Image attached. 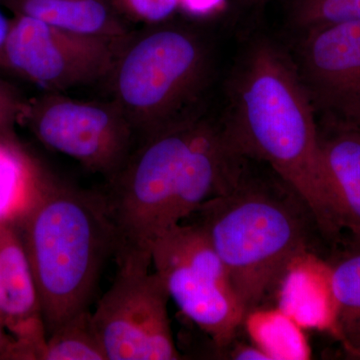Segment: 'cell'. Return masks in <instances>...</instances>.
Instances as JSON below:
<instances>
[{
  "label": "cell",
  "instance_id": "44dd1931",
  "mask_svg": "<svg viewBox=\"0 0 360 360\" xmlns=\"http://www.w3.org/2000/svg\"><path fill=\"white\" fill-rule=\"evenodd\" d=\"M27 99L13 84L0 77V142L6 146H22L18 127Z\"/></svg>",
  "mask_w": 360,
  "mask_h": 360
},
{
  "label": "cell",
  "instance_id": "cb8c5ba5",
  "mask_svg": "<svg viewBox=\"0 0 360 360\" xmlns=\"http://www.w3.org/2000/svg\"><path fill=\"white\" fill-rule=\"evenodd\" d=\"M231 359L240 360H269L266 355L251 343L250 345L239 343L231 354Z\"/></svg>",
  "mask_w": 360,
  "mask_h": 360
},
{
  "label": "cell",
  "instance_id": "4fadbf2b",
  "mask_svg": "<svg viewBox=\"0 0 360 360\" xmlns=\"http://www.w3.org/2000/svg\"><path fill=\"white\" fill-rule=\"evenodd\" d=\"M15 15L118 44L131 32L112 0H2Z\"/></svg>",
  "mask_w": 360,
  "mask_h": 360
},
{
  "label": "cell",
  "instance_id": "484cf974",
  "mask_svg": "<svg viewBox=\"0 0 360 360\" xmlns=\"http://www.w3.org/2000/svg\"><path fill=\"white\" fill-rule=\"evenodd\" d=\"M2 6H4L2 0H0V51H1L4 41H6L9 25H11V18H7L4 11H2Z\"/></svg>",
  "mask_w": 360,
  "mask_h": 360
},
{
  "label": "cell",
  "instance_id": "3957f363",
  "mask_svg": "<svg viewBox=\"0 0 360 360\" xmlns=\"http://www.w3.org/2000/svg\"><path fill=\"white\" fill-rule=\"evenodd\" d=\"M37 281L47 336L89 309L116 238L103 194L82 191L44 167L34 195L14 220Z\"/></svg>",
  "mask_w": 360,
  "mask_h": 360
},
{
  "label": "cell",
  "instance_id": "4316f807",
  "mask_svg": "<svg viewBox=\"0 0 360 360\" xmlns=\"http://www.w3.org/2000/svg\"><path fill=\"white\" fill-rule=\"evenodd\" d=\"M240 1L245 4H257L259 2H264L265 0H240Z\"/></svg>",
  "mask_w": 360,
  "mask_h": 360
},
{
  "label": "cell",
  "instance_id": "7402d4cb",
  "mask_svg": "<svg viewBox=\"0 0 360 360\" xmlns=\"http://www.w3.org/2000/svg\"><path fill=\"white\" fill-rule=\"evenodd\" d=\"M227 0H179V9L191 18L205 20L220 13Z\"/></svg>",
  "mask_w": 360,
  "mask_h": 360
},
{
  "label": "cell",
  "instance_id": "d6986e66",
  "mask_svg": "<svg viewBox=\"0 0 360 360\" xmlns=\"http://www.w3.org/2000/svg\"><path fill=\"white\" fill-rule=\"evenodd\" d=\"M290 20L303 30L360 20V0H295L290 9Z\"/></svg>",
  "mask_w": 360,
  "mask_h": 360
},
{
  "label": "cell",
  "instance_id": "e0dca14e",
  "mask_svg": "<svg viewBox=\"0 0 360 360\" xmlns=\"http://www.w3.org/2000/svg\"><path fill=\"white\" fill-rule=\"evenodd\" d=\"M329 262L336 302V333L340 340L360 333V245Z\"/></svg>",
  "mask_w": 360,
  "mask_h": 360
},
{
  "label": "cell",
  "instance_id": "5b68a950",
  "mask_svg": "<svg viewBox=\"0 0 360 360\" xmlns=\"http://www.w3.org/2000/svg\"><path fill=\"white\" fill-rule=\"evenodd\" d=\"M207 42L186 26L149 25L118 44L105 80L141 139L193 115L208 82Z\"/></svg>",
  "mask_w": 360,
  "mask_h": 360
},
{
  "label": "cell",
  "instance_id": "9c48e42d",
  "mask_svg": "<svg viewBox=\"0 0 360 360\" xmlns=\"http://www.w3.org/2000/svg\"><path fill=\"white\" fill-rule=\"evenodd\" d=\"M118 44L13 14L0 51V70L47 91H65L105 80Z\"/></svg>",
  "mask_w": 360,
  "mask_h": 360
},
{
  "label": "cell",
  "instance_id": "6da1fadb",
  "mask_svg": "<svg viewBox=\"0 0 360 360\" xmlns=\"http://www.w3.org/2000/svg\"><path fill=\"white\" fill-rule=\"evenodd\" d=\"M241 158L224 129L200 116L142 139L104 193L117 264L151 266L156 239L233 186Z\"/></svg>",
  "mask_w": 360,
  "mask_h": 360
},
{
  "label": "cell",
  "instance_id": "8992f818",
  "mask_svg": "<svg viewBox=\"0 0 360 360\" xmlns=\"http://www.w3.org/2000/svg\"><path fill=\"white\" fill-rule=\"evenodd\" d=\"M151 265L182 314L217 348L229 347L245 310L200 225L180 224L161 234L151 248Z\"/></svg>",
  "mask_w": 360,
  "mask_h": 360
},
{
  "label": "cell",
  "instance_id": "5bb4252c",
  "mask_svg": "<svg viewBox=\"0 0 360 360\" xmlns=\"http://www.w3.org/2000/svg\"><path fill=\"white\" fill-rule=\"evenodd\" d=\"M321 144L336 224L360 245V131L333 127Z\"/></svg>",
  "mask_w": 360,
  "mask_h": 360
},
{
  "label": "cell",
  "instance_id": "603a6c76",
  "mask_svg": "<svg viewBox=\"0 0 360 360\" xmlns=\"http://www.w3.org/2000/svg\"><path fill=\"white\" fill-rule=\"evenodd\" d=\"M0 359H22L20 345L0 317Z\"/></svg>",
  "mask_w": 360,
  "mask_h": 360
},
{
  "label": "cell",
  "instance_id": "9a60e30c",
  "mask_svg": "<svg viewBox=\"0 0 360 360\" xmlns=\"http://www.w3.org/2000/svg\"><path fill=\"white\" fill-rule=\"evenodd\" d=\"M243 324L251 343L269 360L311 359L305 329L278 307L259 305L246 312Z\"/></svg>",
  "mask_w": 360,
  "mask_h": 360
},
{
  "label": "cell",
  "instance_id": "7c38bea8",
  "mask_svg": "<svg viewBox=\"0 0 360 360\" xmlns=\"http://www.w3.org/2000/svg\"><path fill=\"white\" fill-rule=\"evenodd\" d=\"M274 292L276 307L305 330L335 335L336 302L329 262L310 250L298 253L284 269Z\"/></svg>",
  "mask_w": 360,
  "mask_h": 360
},
{
  "label": "cell",
  "instance_id": "277c9868",
  "mask_svg": "<svg viewBox=\"0 0 360 360\" xmlns=\"http://www.w3.org/2000/svg\"><path fill=\"white\" fill-rule=\"evenodd\" d=\"M194 214L224 264L245 314L274 292L290 260L310 250V224L316 225L290 187L269 188L243 172Z\"/></svg>",
  "mask_w": 360,
  "mask_h": 360
},
{
  "label": "cell",
  "instance_id": "52a82bcc",
  "mask_svg": "<svg viewBox=\"0 0 360 360\" xmlns=\"http://www.w3.org/2000/svg\"><path fill=\"white\" fill-rule=\"evenodd\" d=\"M20 125L45 148L70 156L108 180L129 160L136 135L112 99L78 101L53 91L27 99Z\"/></svg>",
  "mask_w": 360,
  "mask_h": 360
},
{
  "label": "cell",
  "instance_id": "ba28073f",
  "mask_svg": "<svg viewBox=\"0 0 360 360\" xmlns=\"http://www.w3.org/2000/svg\"><path fill=\"white\" fill-rule=\"evenodd\" d=\"M150 267L117 264L110 290L92 314L108 360H177L165 284Z\"/></svg>",
  "mask_w": 360,
  "mask_h": 360
},
{
  "label": "cell",
  "instance_id": "7a4b0ae2",
  "mask_svg": "<svg viewBox=\"0 0 360 360\" xmlns=\"http://www.w3.org/2000/svg\"><path fill=\"white\" fill-rule=\"evenodd\" d=\"M225 136L241 158L266 162L307 205L317 229L336 238L328 176L311 97L283 51L251 44L232 87Z\"/></svg>",
  "mask_w": 360,
  "mask_h": 360
},
{
  "label": "cell",
  "instance_id": "83f0119b",
  "mask_svg": "<svg viewBox=\"0 0 360 360\" xmlns=\"http://www.w3.org/2000/svg\"><path fill=\"white\" fill-rule=\"evenodd\" d=\"M357 130H359V131H360V129H357Z\"/></svg>",
  "mask_w": 360,
  "mask_h": 360
},
{
  "label": "cell",
  "instance_id": "30bf717a",
  "mask_svg": "<svg viewBox=\"0 0 360 360\" xmlns=\"http://www.w3.org/2000/svg\"><path fill=\"white\" fill-rule=\"evenodd\" d=\"M300 61L310 97L333 127L360 129V20L305 30Z\"/></svg>",
  "mask_w": 360,
  "mask_h": 360
},
{
  "label": "cell",
  "instance_id": "2e32d148",
  "mask_svg": "<svg viewBox=\"0 0 360 360\" xmlns=\"http://www.w3.org/2000/svg\"><path fill=\"white\" fill-rule=\"evenodd\" d=\"M44 165L25 146L0 142V221H14L32 200Z\"/></svg>",
  "mask_w": 360,
  "mask_h": 360
},
{
  "label": "cell",
  "instance_id": "ffe728a7",
  "mask_svg": "<svg viewBox=\"0 0 360 360\" xmlns=\"http://www.w3.org/2000/svg\"><path fill=\"white\" fill-rule=\"evenodd\" d=\"M112 2L123 20L146 26L167 22L179 9V0H112Z\"/></svg>",
  "mask_w": 360,
  "mask_h": 360
},
{
  "label": "cell",
  "instance_id": "ac0fdd59",
  "mask_svg": "<svg viewBox=\"0 0 360 360\" xmlns=\"http://www.w3.org/2000/svg\"><path fill=\"white\" fill-rule=\"evenodd\" d=\"M40 360H108L92 312L85 309L52 331Z\"/></svg>",
  "mask_w": 360,
  "mask_h": 360
},
{
  "label": "cell",
  "instance_id": "8fae6325",
  "mask_svg": "<svg viewBox=\"0 0 360 360\" xmlns=\"http://www.w3.org/2000/svg\"><path fill=\"white\" fill-rule=\"evenodd\" d=\"M0 317L22 359H40L47 340L37 281L13 221H0Z\"/></svg>",
  "mask_w": 360,
  "mask_h": 360
},
{
  "label": "cell",
  "instance_id": "d4e9b609",
  "mask_svg": "<svg viewBox=\"0 0 360 360\" xmlns=\"http://www.w3.org/2000/svg\"><path fill=\"white\" fill-rule=\"evenodd\" d=\"M340 341L347 359L360 360V333L348 336Z\"/></svg>",
  "mask_w": 360,
  "mask_h": 360
}]
</instances>
